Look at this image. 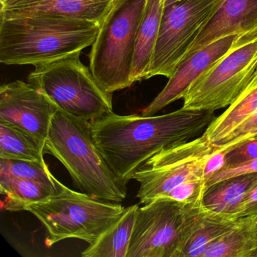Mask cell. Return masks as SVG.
<instances>
[{
    "instance_id": "cell-1",
    "label": "cell",
    "mask_w": 257,
    "mask_h": 257,
    "mask_svg": "<svg viewBox=\"0 0 257 257\" xmlns=\"http://www.w3.org/2000/svg\"><path fill=\"white\" fill-rule=\"evenodd\" d=\"M216 118L211 111L186 110L153 116L109 114L91 121L93 141L122 184L150 158L168 147L189 142Z\"/></svg>"
},
{
    "instance_id": "cell-2",
    "label": "cell",
    "mask_w": 257,
    "mask_h": 257,
    "mask_svg": "<svg viewBox=\"0 0 257 257\" xmlns=\"http://www.w3.org/2000/svg\"><path fill=\"white\" fill-rule=\"evenodd\" d=\"M100 24L50 17L0 18V62L40 65L89 47Z\"/></svg>"
},
{
    "instance_id": "cell-3",
    "label": "cell",
    "mask_w": 257,
    "mask_h": 257,
    "mask_svg": "<svg viewBox=\"0 0 257 257\" xmlns=\"http://www.w3.org/2000/svg\"><path fill=\"white\" fill-rule=\"evenodd\" d=\"M45 150L62 163L84 193L117 203L126 198L127 186L115 177L94 144L91 121L57 111Z\"/></svg>"
},
{
    "instance_id": "cell-4",
    "label": "cell",
    "mask_w": 257,
    "mask_h": 257,
    "mask_svg": "<svg viewBox=\"0 0 257 257\" xmlns=\"http://www.w3.org/2000/svg\"><path fill=\"white\" fill-rule=\"evenodd\" d=\"M58 192L50 198L24 210L34 214L46 228L48 246L68 238L94 244L125 210L118 203L72 190L58 180Z\"/></svg>"
},
{
    "instance_id": "cell-5",
    "label": "cell",
    "mask_w": 257,
    "mask_h": 257,
    "mask_svg": "<svg viewBox=\"0 0 257 257\" xmlns=\"http://www.w3.org/2000/svg\"><path fill=\"white\" fill-rule=\"evenodd\" d=\"M147 0H115L100 24L89 53V68L105 91L128 88L138 28Z\"/></svg>"
},
{
    "instance_id": "cell-6",
    "label": "cell",
    "mask_w": 257,
    "mask_h": 257,
    "mask_svg": "<svg viewBox=\"0 0 257 257\" xmlns=\"http://www.w3.org/2000/svg\"><path fill=\"white\" fill-rule=\"evenodd\" d=\"M76 53L36 66L28 82L40 89L58 110L92 121L112 113V94L99 85Z\"/></svg>"
},
{
    "instance_id": "cell-7",
    "label": "cell",
    "mask_w": 257,
    "mask_h": 257,
    "mask_svg": "<svg viewBox=\"0 0 257 257\" xmlns=\"http://www.w3.org/2000/svg\"><path fill=\"white\" fill-rule=\"evenodd\" d=\"M202 199L186 204L159 198L139 207L127 257H180L205 211Z\"/></svg>"
},
{
    "instance_id": "cell-8",
    "label": "cell",
    "mask_w": 257,
    "mask_h": 257,
    "mask_svg": "<svg viewBox=\"0 0 257 257\" xmlns=\"http://www.w3.org/2000/svg\"><path fill=\"white\" fill-rule=\"evenodd\" d=\"M224 0H165L163 16L147 79H169Z\"/></svg>"
},
{
    "instance_id": "cell-9",
    "label": "cell",
    "mask_w": 257,
    "mask_h": 257,
    "mask_svg": "<svg viewBox=\"0 0 257 257\" xmlns=\"http://www.w3.org/2000/svg\"><path fill=\"white\" fill-rule=\"evenodd\" d=\"M201 135L189 142L168 147L150 158L134 174L140 183L137 198L141 204L164 198L185 182L204 180L210 156L219 150Z\"/></svg>"
},
{
    "instance_id": "cell-10",
    "label": "cell",
    "mask_w": 257,
    "mask_h": 257,
    "mask_svg": "<svg viewBox=\"0 0 257 257\" xmlns=\"http://www.w3.org/2000/svg\"><path fill=\"white\" fill-rule=\"evenodd\" d=\"M257 70V37L241 43L201 76L185 95L186 110L215 111L228 107Z\"/></svg>"
},
{
    "instance_id": "cell-11",
    "label": "cell",
    "mask_w": 257,
    "mask_h": 257,
    "mask_svg": "<svg viewBox=\"0 0 257 257\" xmlns=\"http://www.w3.org/2000/svg\"><path fill=\"white\" fill-rule=\"evenodd\" d=\"M58 108L37 87L17 80L0 88V120L46 141Z\"/></svg>"
},
{
    "instance_id": "cell-12",
    "label": "cell",
    "mask_w": 257,
    "mask_h": 257,
    "mask_svg": "<svg viewBox=\"0 0 257 257\" xmlns=\"http://www.w3.org/2000/svg\"><path fill=\"white\" fill-rule=\"evenodd\" d=\"M249 41L237 35L224 37L183 60L168 79L163 90L143 110L141 115L153 116L171 103L184 98L189 88L222 57L237 45Z\"/></svg>"
},
{
    "instance_id": "cell-13",
    "label": "cell",
    "mask_w": 257,
    "mask_h": 257,
    "mask_svg": "<svg viewBox=\"0 0 257 257\" xmlns=\"http://www.w3.org/2000/svg\"><path fill=\"white\" fill-rule=\"evenodd\" d=\"M115 0H2L0 18L50 17L101 24Z\"/></svg>"
},
{
    "instance_id": "cell-14",
    "label": "cell",
    "mask_w": 257,
    "mask_h": 257,
    "mask_svg": "<svg viewBox=\"0 0 257 257\" xmlns=\"http://www.w3.org/2000/svg\"><path fill=\"white\" fill-rule=\"evenodd\" d=\"M234 35L247 40L257 37V0H224L206 24L183 61L211 43Z\"/></svg>"
},
{
    "instance_id": "cell-15",
    "label": "cell",
    "mask_w": 257,
    "mask_h": 257,
    "mask_svg": "<svg viewBox=\"0 0 257 257\" xmlns=\"http://www.w3.org/2000/svg\"><path fill=\"white\" fill-rule=\"evenodd\" d=\"M165 0H147L138 28L132 62L133 83L147 79L163 16Z\"/></svg>"
},
{
    "instance_id": "cell-16",
    "label": "cell",
    "mask_w": 257,
    "mask_h": 257,
    "mask_svg": "<svg viewBox=\"0 0 257 257\" xmlns=\"http://www.w3.org/2000/svg\"><path fill=\"white\" fill-rule=\"evenodd\" d=\"M257 111V70L248 85L226 110L216 117L202 134L210 144L220 147L224 141Z\"/></svg>"
},
{
    "instance_id": "cell-17",
    "label": "cell",
    "mask_w": 257,
    "mask_h": 257,
    "mask_svg": "<svg viewBox=\"0 0 257 257\" xmlns=\"http://www.w3.org/2000/svg\"><path fill=\"white\" fill-rule=\"evenodd\" d=\"M202 257H257V214L237 218L232 228L213 241Z\"/></svg>"
},
{
    "instance_id": "cell-18",
    "label": "cell",
    "mask_w": 257,
    "mask_h": 257,
    "mask_svg": "<svg viewBox=\"0 0 257 257\" xmlns=\"http://www.w3.org/2000/svg\"><path fill=\"white\" fill-rule=\"evenodd\" d=\"M256 183L257 174L225 179L206 189L203 204L210 211L235 218L245 197Z\"/></svg>"
},
{
    "instance_id": "cell-19",
    "label": "cell",
    "mask_w": 257,
    "mask_h": 257,
    "mask_svg": "<svg viewBox=\"0 0 257 257\" xmlns=\"http://www.w3.org/2000/svg\"><path fill=\"white\" fill-rule=\"evenodd\" d=\"M139 204L125 207L120 217L82 252L83 257H127Z\"/></svg>"
},
{
    "instance_id": "cell-20",
    "label": "cell",
    "mask_w": 257,
    "mask_h": 257,
    "mask_svg": "<svg viewBox=\"0 0 257 257\" xmlns=\"http://www.w3.org/2000/svg\"><path fill=\"white\" fill-rule=\"evenodd\" d=\"M58 188L36 180L0 174V192L6 195L3 208L10 211L25 210L30 204L41 202L56 193Z\"/></svg>"
},
{
    "instance_id": "cell-21",
    "label": "cell",
    "mask_w": 257,
    "mask_h": 257,
    "mask_svg": "<svg viewBox=\"0 0 257 257\" xmlns=\"http://www.w3.org/2000/svg\"><path fill=\"white\" fill-rule=\"evenodd\" d=\"M46 141L0 120V159L44 162Z\"/></svg>"
},
{
    "instance_id": "cell-22",
    "label": "cell",
    "mask_w": 257,
    "mask_h": 257,
    "mask_svg": "<svg viewBox=\"0 0 257 257\" xmlns=\"http://www.w3.org/2000/svg\"><path fill=\"white\" fill-rule=\"evenodd\" d=\"M237 219V218L229 215L215 213L206 208L204 214L189 236L180 257H202L207 247L231 229Z\"/></svg>"
},
{
    "instance_id": "cell-23",
    "label": "cell",
    "mask_w": 257,
    "mask_h": 257,
    "mask_svg": "<svg viewBox=\"0 0 257 257\" xmlns=\"http://www.w3.org/2000/svg\"><path fill=\"white\" fill-rule=\"evenodd\" d=\"M0 174L36 180L58 188V179L51 173L45 162L0 159Z\"/></svg>"
},
{
    "instance_id": "cell-24",
    "label": "cell",
    "mask_w": 257,
    "mask_h": 257,
    "mask_svg": "<svg viewBox=\"0 0 257 257\" xmlns=\"http://www.w3.org/2000/svg\"><path fill=\"white\" fill-rule=\"evenodd\" d=\"M204 192L205 180H192L177 186L164 198H172L180 202L189 204L202 198Z\"/></svg>"
},
{
    "instance_id": "cell-25",
    "label": "cell",
    "mask_w": 257,
    "mask_h": 257,
    "mask_svg": "<svg viewBox=\"0 0 257 257\" xmlns=\"http://www.w3.org/2000/svg\"><path fill=\"white\" fill-rule=\"evenodd\" d=\"M254 159H257V138L246 140L225 150V167L244 163Z\"/></svg>"
},
{
    "instance_id": "cell-26",
    "label": "cell",
    "mask_w": 257,
    "mask_h": 257,
    "mask_svg": "<svg viewBox=\"0 0 257 257\" xmlns=\"http://www.w3.org/2000/svg\"><path fill=\"white\" fill-rule=\"evenodd\" d=\"M257 138V111L238 126L221 144L220 150H227L246 140Z\"/></svg>"
},
{
    "instance_id": "cell-27",
    "label": "cell",
    "mask_w": 257,
    "mask_h": 257,
    "mask_svg": "<svg viewBox=\"0 0 257 257\" xmlns=\"http://www.w3.org/2000/svg\"><path fill=\"white\" fill-rule=\"evenodd\" d=\"M249 174H257V159L222 168L205 182V190L212 185L225 179Z\"/></svg>"
},
{
    "instance_id": "cell-28",
    "label": "cell",
    "mask_w": 257,
    "mask_h": 257,
    "mask_svg": "<svg viewBox=\"0 0 257 257\" xmlns=\"http://www.w3.org/2000/svg\"><path fill=\"white\" fill-rule=\"evenodd\" d=\"M255 214H257V183L245 197L236 213L235 218Z\"/></svg>"
},
{
    "instance_id": "cell-29",
    "label": "cell",
    "mask_w": 257,
    "mask_h": 257,
    "mask_svg": "<svg viewBox=\"0 0 257 257\" xmlns=\"http://www.w3.org/2000/svg\"><path fill=\"white\" fill-rule=\"evenodd\" d=\"M225 150H216L207 161L204 169V179L205 182L209 178L214 175L218 171L225 167Z\"/></svg>"
},
{
    "instance_id": "cell-30",
    "label": "cell",
    "mask_w": 257,
    "mask_h": 257,
    "mask_svg": "<svg viewBox=\"0 0 257 257\" xmlns=\"http://www.w3.org/2000/svg\"><path fill=\"white\" fill-rule=\"evenodd\" d=\"M0 1H2V0H0Z\"/></svg>"
}]
</instances>
